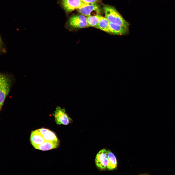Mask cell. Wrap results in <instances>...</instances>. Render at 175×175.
I'll use <instances>...</instances> for the list:
<instances>
[{"label": "cell", "instance_id": "2e32d148", "mask_svg": "<svg viewBox=\"0 0 175 175\" xmlns=\"http://www.w3.org/2000/svg\"><path fill=\"white\" fill-rule=\"evenodd\" d=\"M4 51L3 43L0 35V52Z\"/></svg>", "mask_w": 175, "mask_h": 175}, {"label": "cell", "instance_id": "7a4b0ae2", "mask_svg": "<svg viewBox=\"0 0 175 175\" xmlns=\"http://www.w3.org/2000/svg\"><path fill=\"white\" fill-rule=\"evenodd\" d=\"M11 83V79L8 76L1 74L0 76V107L1 108L9 92Z\"/></svg>", "mask_w": 175, "mask_h": 175}, {"label": "cell", "instance_id": "5bb4252c", "mask_svg": "<svg viewBox=\"0 0 175 175\" xmlns=\"http://www.w3.org/2000/svg\"><path fill=\"white\" fill-rule=\"evenodd\" d=\"M110 22L105 17L101 16L97 28L110 34L109 29Z\"/></svg>", "mask_w": 175, "mask_h": 175}, {"label": "cell", "instance_id": "3957f363", "mask_svg": "<svg viewBox=\"0 0 175 175\" xmlns=\"http://www.w3.org/2000/svg\"><path fill=\"white\" fill-rule=\"evenodd\" d=\"M77 9L82 15L87 17L99 14L101 12L100 6L97 3H84Z\"/></svg>", "mask_w": 175, "mask_h": 175}, {"label": "cell", "instance_id": "6da1fadb", "mask_svg": "<svg viewBox=\"0 0 175 175\" xmlns=\"http://www.w3.org/2000/svg\"><path fill=\"white\" fill-rule=\"evenodd\" d=\"M103 9L105 17L110 22L122 26L128 29L129 24L123 18L114 7L104 5Z\"/></svg>", "mask_w": 175, "mask_h": 175}, {"label": "cell", "instance_id": "5b68a950", "mask_svg": "<svg viewBox=\"0 0 175 175\" xmlns=\"http://www.w3.org/2000/svg\"><path fill=\"white\" fill-rule=\"evenodd\" d=\"M58 2L67 14L77 9L84 3L81 0H58Z\"/></svg>", "mask_w": 175, "mask_h": 175}, {"label": "cell", "instance_id": "52a82bcc", "mask_svg": "<svg viewBox=\"0 0 175 175\" xmlns=\"http://www.w3.org/2000/svg\"><path fill=\"white\" fill-rule=\"evenodd\" d=\"M107 151L104 149L97 154L95 159L96 164L99 169L103 170L106 169L108 163Z\"/></svg>", "mask_w": 175, "mask_h": 175}, {"label": "cell", "instance_id": "ba28073f", "mask_svg": "<svg viewBox=\"0 0 175 175\" xmlns=\"http://www.w3.org/2000/svg\"><path fill=\"white\" fill-rule=\"evenodd\" d=\"M38 130L45 141L55 143H59L58 140L55 134L49 129L42 128Z\"/></svg>", "mask_w": 175, "mask_h": 175}, {"label": "cell", "instance_id": "e0dca14e", "mask_svg": "<svg viewBox=\"0 0 175 175\" xmlns=\"http://www.w3.org/2000/svg\"><path fill=\"white\" fill-rule=\"evenodd\" d=\"M1 74L0 73V76H1Z\"/></svg>", "mask_w": 175, "mask_h": 175}, {"label": "cell", "instance_id": "7c38bea8", "mask_svg": "<svg viewBox=\"0 0 175 175\" xmlns=\"http://www.w3.org/2000/svg\"><path fill=\"white\" fill-rule=\"evenodd\" d=\"M108 163L107 169L109 170L115 169L117 166V162L115 155L110 151H107Z\"/></svg>", "mask_w": 175, "mask_h": 175}, {"label": "cell", "instance_id": "4fadbf2b", "mask_svg": "<svg viewBox=\"0 0 175 175\" xmlns=\"http://www.w3.org/2000/svg\"><path fill=\"white\" fill-rule=\"evenodd\" d=\"M101 16L98 14L87 17L86 18L87 21L89 26H92L97 28Z\"/></svg>", "mask_w": 175, "mask_h": 175}, {"label": "cell", "instance_id": "8fae6325", "mask_svg": "<svg viewBox=\"0 0 175 175\" xmlns=\"http://www.w3.org/2000/svg\"><path fill=\"white\" fill-rule=\"evenodd\" d=\"M59 143H55L45 141L40 145L34 147L36 149L42 151H46L57 148L58 146Z\"/></svg>", "mask_w": 175, "mask_h": 175}, {"label": "cell", "instance_id": "30bf717a", "mask_svg": "<svg viewBox=\"0 0 175 175\" xmlns=\"http://www.w3.org/2000/svg\"><path fill=\"white\" fill-rule=\"evenodd\" d=\"M109 29L110 34L117 35H125L128 31V29L122 26L110 22Z\"/></svg>", "mask_w": 175, "mask_h": 175}, {"label": "cell", "instance_id": "9a60e30c", "mask_svg": "<svg viewBox=\"0 0 175 175\" xmlns=\"http://www.w3.org/2000/svg\"><path fill=\"white\" fill-rule=\"evenodd\" d=\"M84 3L86 4L96 3L100 0H81Z\"/></svg>", "mask_w": 175, "mask_h": 175}, {"label": "cell", "instance_id": "9c48e42d", "mask_svg": "<svg viewBox=\"0 0 175 175\" xmlns=\"http://www.w3.org/2000/svg\"><path fill=\"white\" fill-rule=\"evenodd\" d=\"M30 140L31 143L34 147L41 144L45 141L38 129L32 131Z\"/></svg>", "mask_w": 175, "mask_h": 175}, {"label": "cell", "instance_id": "8992f818", "mask_svg": "<svg viewBox=\"0 0 175 175\" xmlns=\"http://www.w3.org/2000/svg\"><path fill=\"white\" fill-rule=\"evenodd\" d=\"M69 25L74 28H83L89 27L87 23L86 18L83 15L73 16L69 19Z\"/></svg>", "mask_w": 175, "mask_h": 175}, {"label": "cell", "instance_id": "ac0fdd59", "mask_svg": "<svg viewBox=\"0 0 175 175\" xmlns=\"http://www.w3.org/2000/svg\"><path fill=\"white\" fill-rule=\"evenodd\" d=\"M1 109V108L0 107V111Z\"/></svg>", "mask_w": 175, "mask_h": 175}, {"label": "cell", "instance_id": "277c9868", "mask_svg": "<svg viewBox=\"0 0 175 175\" xmlns=\"http://www.w3.org/2000/svg\"><path fill=\"white\" fill-rule=\"evenodd\" d=\"M54 116L56 124L67 125L71 121L72 119L66 112L65 108H61L57 106L54 113L52 114Z\"/></svg>", "mask_w": 175, "mask_h": 175}]
</instances>
